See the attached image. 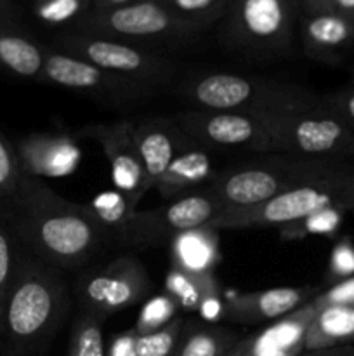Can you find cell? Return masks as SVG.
<instances>
[{"mask_svg":"<svg viewBox=\"0 0 354 356\" xmlns=\"http://www.w3.org/2000/svg\"><path fill=\"white\" fill-rule=\"evenodd\" d=\"M6 205L21 243L61 271L89 263L110 238L87 204L61 197L40 177L23 172L17 193Z\"/></svg>","mask_w":354,"mask_h":356,"instance_id":"cell-1","label":"cell"},{"mask_svg":"<svg viewBox=\"0 0 354 356\" xmlns=\"http://www.w3.org/2000/svg\"><path fill=\"white\" fill-rule=\"evenodd\" d=\"M69 308L62 271L19 240L17 264L3 316L0 356H45Z\"/></svg>","mask_w":354,"mask_h":356,"instance_id":"cell-2","label":"cell"},{"mask_svg":"<svg viewBox=\"0 0 354 356\" xmlns=\"http://www.w3.org/2000/svg\"><path fill=\"white\" fill-rule=\"evenodd\" d=\"M323 211L354 212V160H339L325 176L285 191L262 205L224 211L210 226L219 232L280 228Z\"/></svg>","mask_w":354,"mask_h":356,"instance_id":"cell-3","label":"cell"},{"mask_svg":"<svg viewBox=\"0 0 354 356\" xmlns=\"http://www.w3.org/2000/svg\"><path fill=\"white\" fill-rule=\"evenodd\" d=\"M339 160L342 159L288 155L243 163L215 174L205 190L224 211L255 207L325 176Z\"/></svg>","mask_w":354,"mask_h":356,"instance_id":"cell-4","label":"cell"},{"mask_svg":"<svg viewBox=\"0 0 354 356\" xmlns=\"http://www.w3.org/2000/svg\"><path fill=\"white\" fill-rule=\"evenodd\" d=\"M176 92L196 110L239 111L260 117L281 113L314 97V94L290 83L226 72L189 76L176 87Z\"/></svg>","mask_w":354,"mask_h":356,"instance_id":"cell-5","label":"cell"},{"mask_svg":"<svg viewBox=\"0 0 354 356\" xmlns=\"http://www.w3.org/2000/svg\"><path fill=\"white\" fill-rule=\"evenodd\" d=\"M266 118L273 152L354 160V127L326 110L319 97Z\"/></svg>","mask_w":354,"mask_h":356,"instance_id":"cell-6","label":"cell"},{"mask_svg":"<svg viewBox=\"0 0 354 356\" xmlns=\"http://www.w3.org/2000/svg\"><path fill=\"white\" fill-rule=\"evenodd\" d=\"M297 0H233L222 17V42L231 51L273 58L290 51Z\"/></svg>","mask_w":354,"mask_h":356,"instance_id":"cell-7","label":"cell"},{"mask_svg":"<svg viewBox=\"0 0 354 356\" xmlns=\"http://www.w3.org/2000/svg\"><path fill=\"white\" fill-rule=\"evenodd\" d=\"M51 47L85 59L121 79L151 87L156 92L172 83L177 75V65L172 59L120 38L69 30L52 38Z\"/></svg>","mask_w":354,"mask_h":356,"instance_id":"cell-8","label":"cell"},{"mask_svg":"<svg viewBox=\"0 0 354 356\" xmlns=\"http://www.w3.org/2000/svg\"><path fill=\"white\" fill-rule=\"evenodd\" d=\"M71 30L120 38L132 44L179 42L193 38L203 28L174 14L162 0H139L108 10H89Z\"/></svg>","mask_w":354,"mask_h":356,"instance_id":"cell-9","label":"cell"},{"mask_svg":"<svg viewBox=\"0 0 354 356\" xmlns=\"http://www.w3.org/2000/svg\"><path fill=\"white\" fill-rule=\"evenodd\" d=\"M222 211V205L201 188L170 200L162 207L135 211L115 240L125 247L158 245L170 242L174 236L187 229L210 225Z\"/></svg>","mask_w":354,"mask_h":356,"instance_id":"cell-10","label":"cell"},{"mask_svg":"<svg viewBox=\"0 0 354 356\" xmlns=\"http://www.w3.org/2000/svg\"><path fill=\"white\" fill-rule=\"evenodd\" d=\"M73 291L80 312L106 320L144 301L153 291V282L141 261L121 256L76 278Z\"/></svg>","mask_w":354,"mask_h":356,"instance_id":"cell-11","label":"cell"},{"mask_svg":"<svg viewBox=\"0 0 354 356\" xmlns=\"http://www.w3.org/2000/svg\"><path fill=\"white\" fill-rule=\"evenodd\" d=\"M42 82L90 96L111 106L139 104L156 94L151 87L104 72L85 59L66 54L51 45H45Z\"/></svg>","mask_w":354,"mask_h":356,"instance_id":"cell-12","label":"cell"},{"mask_svg":"<svg viewBox=\"0 0 354 356\" xmlns=\"http://www.w3.org/2000/svg\"><path fill=\"white\" fill-rule=\"evenodd\" d=\"M184 134L205 148L273 152L269 124L266 117L239 111L186 110L174 115Z\"/></svg>","mask_w":354,"mask_h":356,"instance_id":"cell-13","label":"cell"},{"mask_svg":"<svg viewBox=\"0 0 354 356\" xmlns=\"http://www.w3.org/2000/svg\"><path fill=\"white\" fill-rule=\"evenodd\" d=\"M76 136L96 141L110 162L111 181L115 190L124 193L132 207L149 193L151 186L146 177L144 165L135 143V120L99 122L83 125Z\"/></svg>","mask_w":354,"mask_h":356,"instance_id":"cell-14","label":"cell"},{"mask_svg":"<svg viewBox=\"0 0 354 356\" xmlns=\"http://www.w3.org/2000/svg\"><path fill=\"white\" fill-rule=\"evenodd\" d=\"M21 170L40 179L66 177L78 169L82 149L68 132H35L16 145Z\"/></svg>","mask_w":354,"mask_h":356,"instance_id":"cell-15","label":"cell"},{"mask_svg":"<svg viewBox=\"0 0 354 356\" xmlns=\"http://www.w3.org/2000/svg\"><path fill=\"white\" fill-rule=\"evenodd\" d=\"M319 294V287L302 285V287H273L264 291L236 294L224 302V320L233 323L276 322L302 308L305 302Z\"/></svg>","mask_w":354,"mask_h":356,"instance_id":"cell-16","label":"cell"},{"mask_svg":"<svg viewBox=\"0 0 354 356\" xmlns=\"http://www.w3.org/2000/svg\"><path fill=\"white\" fill-rule=\"evenodd\" d=\"M302 51L325 65H337L354 47V24L335 9L301 14Z\"/></svg>","mask_w":354,"mask_h":356,"instance_id":"cell-17","label":"cell"},{"mask_svg":"<svg viewBox=\"0 0 354 356\" xmlns=\"http://www.w3.org/2000/svg\"><path fill=\"white\" fill-rule=\"evenodd\" d=\"M189 141L172 117H151L135 122V143L151 190Z\"/></svg>","mask_w":354,"mask_h":356,"instance_id":"cell-18","label":"cell"},{"mask_svg":"<svg viewBox=\"0 0 354 356\" xmlns=\"http://www.w3.org/2000/svg\"><path fill=\"white\" fill-rule=\"evenodd\" d=\"M316 313H318V305L314 299H311L302 308L276 320L262 332L248 336L246 339H239L228 356H276L292 351L302 353L305 351V332Z\"/></svg>","mask_w":354,"mask_h":356,"instance_id":"cell-19","label":"cell"},{"mask_svg":"<svg viewBox=\"0 0 354 356\" xmlns=\"http://www.w3.org/2000/svg\"><path fill=\"white\" fill-rule=\"evenodd\" d=\"M165 292L180 309L200 313L208 322L224 318L221 284L214 273H191L172 266L165 277Z\"/></svg>","mask_w":354,"mask_h":356,"instance_id":"cell-20","label":"cell"},{"mask_svg":"<svg viewBox=\"0 0 354 356\" xmlns=\"http://www.w3.org/2000/svg\"><path fill=\"white\" fill-rule=\"evenodd\" d=\"M212 177L214 174H212V160L208 155V148L189 138V141L177 153L174 162L170 163L167 172L155 184L153 190L163 200L170 202L183 195L193 193L196 188L201 190L210 183Z\"/></svg>","mask_w":354,"mask_h":356,"instance_id":"cell-21","label":"cell"},{"mask_svg":"<svg viewBox=\"0 0 354 356\" xmlns=\"http://www.w3.org/2000/svg\"><path fill=\"white\" fill-rule=\"evenodd\" d=\"M45 45L38 44L23 24L0 21V70L24 80L42 82Z\"/></svg>","mask_w":354,"mask_h":356,"instance_id":"cell-22","label":"cell"},{"mask_svg":"<svg viewBox=\"0 0 354 356\" xmlns=\"http://www.w3.org/2000/svg\"><path fill=\"white\" fill-rule=\"evenodd\" d=\"M219 229L210 225L187 229L170 240L172 266L191 273H214L221 263Z\"/></svg>","mask_w":354,"mask_h":356,"instance_id":"cell-23","label":"cell"},{"mask_svg":"<svg viewBox=\"0 0 354 356\" xmlns=\"http://www.w3.org/2000/svg\"><path fill=\"white\" fill-rule=\"evenodd\" d=\"M354 341V305L318 308L304 337L305 351L347 346Z\"/></svg>","mask_w":354,"mask_h":356,"instance_id":"cell-24","label":"cell"},{"mask_svg":"<svg viewBox=\"0 0 354 356\" xmlns=\"http://www.w3.org/2000/svg\"><path fill=\"white\" fill-rule=\"evenodd\" d=\"M238 341V336L226 327L184 322L174 356H228Z\"/></svg>","mask_w":354,"mask_h":356,"instance_id":"cell-25","label":"cell"},{"mask_svg":"<svg viewBox=\"0 0 354 356\" xmlns=\"http://www.w3.org/2000/svg\"><path fill=\"white\" fill-rule=\"evenodd\" d=\"M89 211L92 212L94 219L106 229L110 236H117L121 229L127 226L128 219L132 218L137 209L132 207L124 193L118 190H104L97 193L92 200L87 204Z\"/></svg>","mask_w":354,"mask_h":356,"instance_id":"cell-26","label":"cell"},{"mask_svg":"<svg viewBox=\"0 0 354 356\" xmlns=\"http://www.w3.org/2000/svg\"><path fill=\"white\" fill-rule=\"evenodd\" d=\"M103 323L99 316L80 312L71 325L66 356H106Z\"/></svg>","mask_w":354,"mask_h":356,"instance_id":"cell-27","label":"cell"},{"mask_svg":"<svg viewBox=\"0 0 354 356\" xmlns=\"http://www.w3.org/2000/svg\"><path fill=\"white\" fill-rule=\"evenodd\" d=\"M17 250H19V238L10 225L9 216L0 218V318L3 322L9 299L10 287L14 282L17 264Z\"/></svg>","mask_w":354,"mask_h":356,"instance_id":"cell-28","label":"cell"},{"mask_svg":"<svg viewBox=\"0 0 354 356\" xmlns=\"http://www.w3.org/2000/svg\"><path fill=\"white\" fill-rule=\"evenodd\" d=\"M92 7V0H33V16L49 26H66L82 19Z\"/></svg>","mask_w":354,"mask_h":356,"instance_id":"cell-29","label":"cell"},{"mask_svg":"<svg viewBox=\"0 0 354 356\" xmlns=\"http://www.w3.org/2000/svg\"><path fill=\"white\" fill-rule=\"evenodd\" d=\"M174 14L207 30L224 17L233 0H162Z\"/></svg>","mask_w":354,"mask_h":356,"instance_id":"cell-30","label":"cell"},{"mask_svg":"<svg viewBox=\"0 0 354 356\" xmlns=\"http://www.w3.org/2000/svg\"><path fill=\"white\" fill-rule=\"evenodd\" d=\"M179 309L180 308L176 302V299L170 298L167 292L153 296V298H149L144 302V306L139 312L134 330L139 336H142V334H149L163 329V327H167L177 318Z\"/></svg>","mask_w":354,"mask_h":356,"instance_id":"cell-31","label":"cell"},{"mask_svg":"<svg viewBox=\"0 0 354 356\" xmlns=\"http://www.w3.org/2000/svg\"><path fill=\"white\" fill-rule=\"evenodd\" d=\"M184 320L177 316L172 323L155 332L142 334L135 341V355L137 356H174L183 334Z\"/></svg>","mask_w":354,"mask_h":356,"instance_id":"cell-32","label":"cell"},{"mask_svg":"<svg viewBox=\"0 0 354 356\" xmlns=\"http://www.w3.org/2000/svg\"><path fill=\"white\" fill-rule=\"evenodd\" d=\"M342 218L344 212L337 211H323L318 214L307 216L297 222L280 226L281 238L294 240L304 238L307 235H333L342 225Z\"/></svg>","mask_w":354,"mask_h":356,"instance_id":"cell-33","label":"cell"},{"mask_svg":"<svg viewBox=\"0 0 354 356\" xmlns=\"http://www.w3.org/2000/svg\"><path fill=\"white\" fill-rule=\"evenodd\" d=\"M21 176L23 170L17 159L16 146L0 132V200L3 204L12 200L17 193Z\"/></svg>","mask_w":354,"mask_h":356,"instance_id":"cell-34","label":"cell"},{"mask_svg":"<svg viewBox=\"0 0 354 356\" xmlns=\"http://www.w3.org/2000/svg\"><path fill=\"white\" fill-rule=\"evenodd\" d=\"M326 275H328L330 285L354 277V245L351 238H342L333 247Z\"/></svg>","mask_w":354,"mask_h":356,"instance_id":"cell-35","label":"cell"},{"mask_svg":"<svg viewBox=\"0 0 354 356\" xmlns=\"http://www.w3.org/2000/svg\"><path fill=\"white\" fill-rule=\"evenodd\" d=\"M323 106L326 110H330L332 113H335L337 117H340L342 120H346L347 124H351L354 127V86L349 83L344 89L335 90V92H330L326 96L319 97Z\"/></svg>","mask_w":354,"mask_h":356,"instance_id":"cell-36","label":"cell"},{"mask_svg":"<svg viewBox=\"0 0 354 356\" xmlns=\"http://www.w3.org/2000/svg\"><path fill=\"white\" fill-rule=\"evenodd\" d=\"M135 341H137V332L134 330V327L120 334H115L106 346V356H137L135 355Z\"/></svg>","mask_w":354,"mask_h":356,"instance_id":"cell-37","label":"cell"},{"mask_svg":"<svg viewBox=\"0 0 354 356\" xmlns=\"http://www.w3.org/2000/svg\"><path fill=\"white\" fill-rule=\"evenodd\" d=\"M0 21L2 23L21 24L19 7L14 3V0H0Z\"/></svg>","mask_w":354,"mask_h":356,"instance_id":"cell-38","label":"cell"},{"mask_svg":"<svg viewBox=\"0 0 354 356\" xmlns=\"http://www.w3.org/2000/svg\"><path fill=\"white\" fill-rule=\"evenodd\" d=\"M298 356H354V346L353 344H347V346L328 348V350L304 351V353Z\"/></svg>","mask_w":354,"mask_h":356,"instance_id":"cell-39","label":"cell"},{"mask_svg":"<svg viewBox=\"0 0 354 356\" xmlns=\"http://www.w3.org/2000/svg\"><path fill=\"white\" fill-rule=\"evenodd\" d=\"M301 14L319 13V10L332 9V0H297Z\"/></svg>","mask_w":354,"mask_h":356,"instance_id":"cell-40","label":"cell"},{"mask_svg":"<svg viewBox=\"0 0 354 356\" xmlns=\"http://www.w3.org/2000/svg\"><path fill=\"white\" fill-rule=\"evenodd\" d=\"M134 2H139V0H92V7H90V10L117 9V7L130 6V3Z\"/></svg>","mask_w":354,"mask_h":356,"instance_id":"cell-41","label":"cell"},{"mask_svg":"<svg viewBox=\"0 0 354 356\" xmlns=\"http://www.w3.org/2000/svg\"><path fill=\"white\" fill-rule=\"evenodd\" d=\"M332 9L354 24V0H332Z\"/></svg>","mask_w":354,"mask_h":356,"instance_id":"cell-42","label":"cell"},{"mask_svg":"<svg viewBox=\"0 0 354 356\" xmlns=\"http://www.w3.org/2000/svg\"><path fill=\"white\" fill-rule=\"evenodd\" d=\"M2 330H3V322L2 318H0V341H2Z\"/></svg>","mask_w":354,"mask_h":356,"instance_id":"cell-43","label":"cell"},{"mask_svg":"<svg viewBox=\"0 0 354 356\" xmlns=\"http://www.w3.org/2000/svg\"><path fill=\"white\" fill-rule=\"evenodd\" d=\"M351 83H353V86H354V76H353V82H351Z\"/></svg>","mask_w":354,"mask_h":356,"instance_id":"cell-44","label":"cell"}]
</instances>
